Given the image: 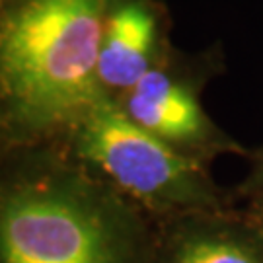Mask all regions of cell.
Returning a JSON list of instances; mask_svg holds the SVG:
<instances>
[{
  "label": "cell",
  "mask_w": 263,
  "mask_h": 263,
  "mask_svg": "<svg viewBox=\"0 0 263 263\" xmlns=\"http://www.w3.org/2000/svg\"><path fill=\"white\" fill-rule=\"evenodd\" d=\"M0 263H156V222L57 142L0 146Z\"/></svg>",
  "instance_id": "cell-1"
},
{
  "label": "cell",
  "mask_w": 263,
  "mask_h": 263,
  "mask_svg": "<svg viewBox=\"0 0 263 263\" xmlns=\"http://www.w3.org/2000/svg\"><path fill=\"white\" fill-rule=\"evenodd\" d=\"M109 0H0V146L55 144L98 102Z\"/></svg>",
  "instance_id": "cell-2"
},
{
  "label": "cell",
  "mask_w": 263,
  "mask_h": 263,
  "mask_svg": "<svg viewBox=\"0 0 263 263\" xmlns=\"http://www.w3.org/2000/svg\"><path fill=\"white\" fill-rule=\"evenodd\" d=\"M57 144L154 222L222 207L203 160L141 129L109 100L98 102Z\"/></svg>",
  "instance_id": "cell-3"
},
{
  "label": "cell",
  "mask_w": 263,
  "mask_h": 263,
  "mask_svg": "<svg viewBox=\"0 0 263 263\" xmlns=\"http://www.w3.org/2000/svg\"><path fill=\"white\" fill-rule=\"evenodd\" d=\"M199 88V74L172 49L156 68L113 104L141 129L187 156L207 162L216 154L244 152L207 115Z\"/></svg>",
  "instance_id": "cell-4"
},
{
  "label": "cell",
  "mask_w": 263,
  "mask_h": 263,
  "mask_svg": "<svg viewBox=\"0 0 263 263\" xmlns=\"http://www.w3.org/2000/svg\"><path fill=\"white\" fill-rule=\"evenodd\" d=\"M170 53L168 12L160 0H109L96 70L102 98L117 102Z\"/></svg>",
  "instance_id": "cell-5"
},
{
  "label": "cell",
  "mask_w": 263,
  "mask_h": 263,
  "mask_svg": "<svg viewBox=\"0 0 263 263\" xmlns=\"http://www.w3.org/2000/svg\"><path fill=\"white\" fill-rule=\"evenodd\" d=\"M156 263H263V234L220 211L174 216L156 222Z\"/></svg>",
  "instance_id": "cell-6"
},
{
  "label": "cell",
  "mask_w": 263,
  "mask_h": 263,
  "mask_svg": "<svg viewBox=\"0 0 263 263\" xmlns=\"http://www.w3.org/2000/svg\"><path fill=\"white\" fill-rule=\"evenodd\" d=\"M240 191L242 193H254V195H261L263 197V151L255 156L252 172H250L248 179L242 183Z\"/></svg>",
  "instance_id": "cell-7"
},
{
  "label": "cell",
  "mask_w": 263,
  "mask_h": 263,
  "mask_svg": "<svg viewBox=\"0 0 263 263\" xmlns=\"http://www.w3.org/2000/svg\"><path fill=\"white\" fill-rule=\"evenodd\" d=\"M246 220L254 226L255 230H259V232L263 234V197L252 207V211H250L248 216H246Z\"/></svg>",
  "instance_id": "cell-8"
}]
</instances>
